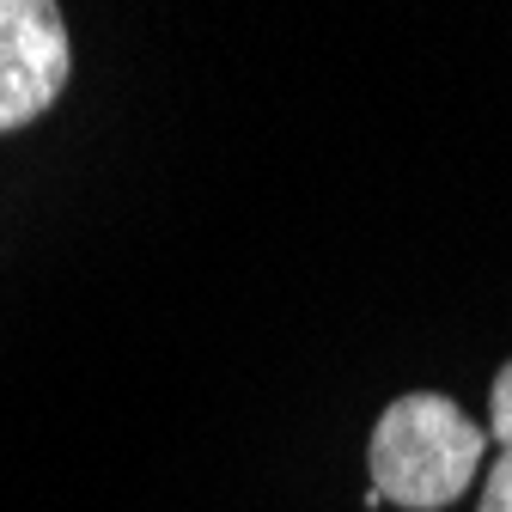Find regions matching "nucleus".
<instances>
[{"label": "nucleus", "mask_w": 512, "mask_h": 512, "mask_svg": "<svg viewBox=\"0 0 512 512\" xmlns=\"http://www.w3.org/2000/svg\"><path fill=\"white\" fill-rule=\"evenodd\" d=\"M74 80V31L55 0H0V135L31 128Z\"/></svg>", "instance_id": "obj_2"}, {"label": "nucleus", "mask_w": 512, "mask_h": 512, "mask_svg": "<svg viewBox=\"0 0 512 512\" xmlns=\"http://www.w3.org/2000/svg\"><path fill=\"white\" fill-rule=\"evenodd\" d=\"M488 439H494V464L476 512H512V360L494 372V391H488Z\"/></svg>", "instance_id": "obj_3"}, {"label": "nucleus", "mask_w": 512, "mask_h": 512, "mask_svg": "<svg viewBox=\"0 0 512 512\" xmlns=\"http://www.w3.org/2000/svg\"><path fill=\"white\" fill-rule=\"evenodd\" d=\"M488 427H476L452 397L409 391L384 403L372 439H366V476L378 506L403 512H445L458 506L488 458Z\"/></svg>", "instance_id": "obj_1"}]
</instances>
